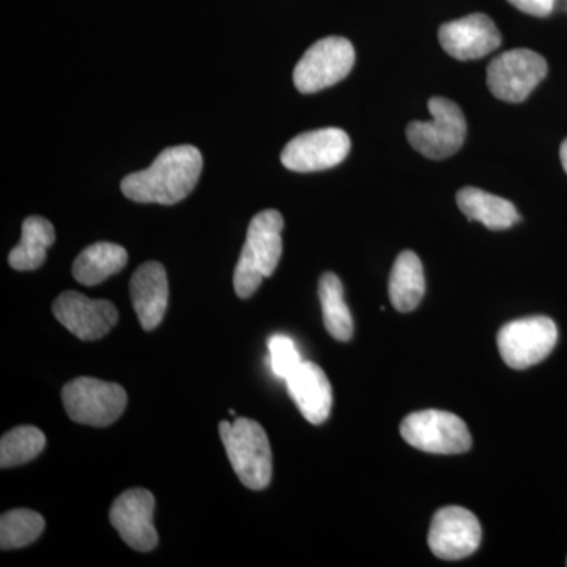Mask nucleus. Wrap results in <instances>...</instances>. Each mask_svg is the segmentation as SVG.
<instances>
[{
	"instance_id": "nucleus-1",
	"label": "nucleus",
	"mask_w": 567,
	"mask_h": 567,
	"mask_svg": "<svg viewBox=\"0 0 567 567\" xmlns=\"http://www.w3.org/2000/svg\"><path fill=\"white\" fill-rule=\"evenodd\" d=\"M203 166V155L194 145L169 147L147 169L126 175L122 193L133 203L174 205L196 188Z\"/></svg>"
},
{
	"instance_id": "nucleus-2",
	"label": "nucleus",
	"mask_w": 567,
	"mask_h": 567,
	"mask_svg": "<svg viewBox=\"0 0 567 567\" xmlns=\"http://www.w3.org/2000/svg\"><path fill=\"white\" fill-rule=\"evenodd\" d=\"M284 218L278 210H264L254 216L240 259L234 274L238 297L251 298L265 278H270L282 256Z\"/></svg>"
},
{
	"instance_id": "nucleus-3",
	"label": "nucleus",
	"mask_w": 567,
	"mask_h": 567,
	"mask_svg": "<svg viewBox=\"0 0 567 567\" xmlns=\"http://www.w3.org/2000/svg\"><path fill=\"white\" fill-rule=\"evenodd\" d=\"M219 434L238 480L251 491H262L274 476V453L262 425L248 417L221 421Z\"/></svg>"
},
{
	"instance_id": "nucleus-4",
	"label": "nucleus",
	"mask_w": 567,
	"mask_h": 567,
	"mask_svg": "<svg viewBox=\"0 0 567 567\" xmlns=\"http://www.w3.org/2000/svg\"><path fill=\"white\" fill-rule=\"evenodd\" d=\"M431 122H412L406 126L410 145L429 159H445L461 151L466 136L464 112L443 96L429 100Z\"/></svg>"
},
{
	"instance_id": "nucleus-5",
	"label": "nucleus",
	"mask_w": 567,
	"mask_h": 567,
	"mask_svg": "<svg viewBox=\"0 0 567 567\" xmlns=\"http://www.w3.org/2000/svg\"><path fill=\"white\" fill-rule=\"evenodd\" d=\"M62 401L74 423L106 427L123 415L128 398L117 383L81 377L63 386Z\"/></svg>"
},
{
	"instance_id": "nucleus-6",
	"label": "nucleus",
	"mask_w": 567,
	"mask_h": 567,
	"mask_svg": "<svg viewBox=\"0 0 567 567\" xmlns=\"http://www.w3.org/2000/svg\"><path fill=\"white\" fill-rule=\"evenodd\" d=\"M401 435L409 445L432 454L466 453L473 443L464 421L443 410H421L406 416Z\"/></svg>"
},
{
	"instance_id": "nucleus-7",
	"label": "nucleus",
	"mask_w": 567,
	"mask_h": 567,
	"mask_svg": "<svg viewBox=\"0 0 567 567\" xmlns=\"http://www.w3.org/2000/svg\"><path fill=\"white\" fill-rule=\"evenodd\" d=\"M557 341V324L544 316L525 317L506 323L496 338L503 361L516 371H524L546 360L554 352Z\"/></svg>"
},
{
	"instance_id": "nucleus-8",
	"label": "nucleus",
	"mask_w": 567,
	"mask_h": 567,
	"mask_svg": "<svg viewBox=\"0 0 567 567\" xmlns=\"http://www.w3.org/2000/svg\"><path fill=\"white\" fill-rule=\"evenodd\" d=\"M354 65V48L342 37L316 41L293 70V84L301 93H316L344 80Z\"/></svg>"
},
{
	"instance_id": "nucleus-9",
	"label": "nucleus",
	"mask_w": 567,
	"mask_h": 567,
	"mask_svg": "<svg viewBox=\"0 0 567 567\" xmlns=\"http://www.w3.org/2000/svg\"><path fill=\"white\" fill-rule=\"evenodd\" d=\"M547 71L546 59L535 51H506L488 63L487 85L496 99L517 104L532 95Z\"/></svg>"
},
{
	"instance_id": "nucleus-10",
	"label": "nucleus",
	"mask_w": 567,
	"mask_h": 567,
	"mask_svg": "<svg viewBox=\"0 0 567 567\" xmlns=\"http://www.w3.org/2000/svg\"><path fill=\"white\" fill-rule=\"evenodd\" d=\"M350 147L352 144L344 130H315L293 137L284 147L281 163L293 173H319L344 162Z\"/></svg>"
},
{
	"instance_id": "nucleus-11",
	"label": "nucleus",
	"mask_w": 567,
	"mask_h": 567,
	"mask_svg": "<svg viewBox=\"0 0 567 567\" xmlns=\"http://www.w3.org/2000/svg\"><path fill=\"white\" fill-rule=\"evenodd\" d=\"M483 537L475 514L461 506L436 511L429 529L427 543L435 557L456 561L475 554Z\"/></svg>"
},
{
	"instance_id": "nucleus-12",
	"label": "nucleus",
	"mask_w": 567,
	"mask_h": 567,
	"mask_svg": "<svg viewBox=\"0 0 567 567\" xmlns=\"http://www.w3.org/2000/svg\"><path fill=\"white\" fill-rule=\"evenodd\" d=\"M52 315L71 334L82 341L102 339L118 322L117 308L111 301L91 300L74 290L55 298Z\"/></svg>"
},
{
	"instance_id": "nucleus-13",
	"label": "nucleus",
	"mask_w": 567,
	"mask_h": 567,
	"mask_svg": "<svg viewBox=\"0 0 567 567\" xmlns=\"http://www.w3.org/2000/svg\"><path fill=\"white\" fill-rule=\"evenodd\" d=\"M155 498L145 488L123 492L111 507L112 527L137 551H151L158 546V533L153 525Z\"/></svg>"
},
{
	"instance_id": "nucleus-14",
	"label": "nucleus",
	"mask_w": 567,
	"mask_h": 567,
	"mask_svg": "<svg viewBox=\"0 0 567 567\" xmlns=\"http://www.w3.org/2000/svg\"><path fill=\"white\" fill-rule=\"evenodd\" d=\"M439 40L451 58L457 61H475L498 50L502 33L487 14L473 13L443 24L439 31Z\"/></svg>"
},
{
	"instance_id": "nucleus-15",
	"label": "nucleus",
	"mask_w": 567,
	"mask_h": 567,
	"mask_svg": "<svg viewBox=\"0 0 567 567\" xmlns=\"http://www.w3.org/2000/svg\"><path fill=\"white\" fill-rule=\"evenodd\" d=\"M132 303L145 331L155 330L162 324L169 303V282L166 268L159 262L141 265L134 271L132 282Z\"/></svg>"
},
{
	"instance_id": "nucleus-16",
	"label": "nucleus",
	"mask_w": 567,
	"mask_h": 567,
	"mask_svg": "<svg viewBox=\"0 0 567 567\" xmlns=\"http://www.w3.org/2000/svg\"><path fill=\"white\" fill-rule=\"evenodd\" d=\"M287 391L301 415L311 424H322L333 406V390L323 369L303 361L286 379Z\"/></svg>"
},
{
	"instance_id": "nucleus-17",
	"label": "nucleus",
	"mask_w": 567,
	"mask_h": 567,
	"mask_svg": "<svg viewBox=\"0 0 567 567\" xmlns=\"http://www.w3.org/2000/svg\"><path fill=\"white\" fill-rule=\"evenodd\" d=\"M457 205L470 221L484 224L491 230H506L520 221V215L511 200L473 186L457 193Z\"/></svg>"
},
{
	"instance_id": "nucleus-18",
	"label": "nucleus",
	"mask_w": 567,
	"mask_h": 567,
	"mask_svg": "<svg viewBox=\"0 0 567 567\" xmlns=\"http://www.w3.org/2000/svg\"><path fill=\"white\" fill-rule=\"evenodd\" d=\"M128 262V252L121 245L100 241L87 246L73 264V276L82 286H96L118 274Z\"/></svg>"
},
{
	"instance_id": "nucleus-19",
	"label": "nucleus",
	"mask_w": 567,
	"mask_h": 567,
	"mask_svg": "<svg viewBox=\"0 0 567 567\" xmlns=\"http://www.w3.org/2000/svg\"><path fill=\"white\" fill-rule=\"evenodd\" d=\"M425 279L423 264L413 251L399 254L390 276V300L401 312L415 311L423 300Z\"/></svg>"
},
{
	"instance_id": "nucleus-20",
	"label": "nucleus",
	"mask_w": 567,
	"mask_h": 567,
	"mask_svg": "<svg viewBox=\"0 0 567 567\" xmlns=\"http://www.w3.org/2000/svg\"><path fill=\"white\" fill-rule=\"evenodd\" d=\"M54 241V226L41 216H29L22 223L20 244L10 251V267L18 271L37 270L47 260L48 248Z\"/></svg>"
},
{
	"instance_id": "nucleus-21",
	"label": "nucleus",
	"mask_w": 567,
	"mask_h": 567,
	"mask_svg": "<svg viewBox=\"0 0 567 567\" xmlns=\"http://www.w3.org/2000/svg\"><path fill=\"white\" fill-rule=\"evenodd\" d=\"M324 328L336 341L347 342L353 336V320L344 300V287L334 274H324L319 284Z\"/></svg>"
},
{
	"instance_id": "nucleus-22",
	"label": "nucleus",
	"mask_w": 567,
	"mask_h": 567,
	"mask_svg": "<svg viewBox=\"0 0 567 567\" xmlns=\"http://www.w3.org/2000/svg\"><path fill=\"white\" fill-rule=\"evenodd\" d=\"M47 446V436L33 425H21L7 432L0 440V466L24 465L40 456Z\"/></svg>"
},
{
	"instance_id": "nucleus-23",
	"label": "nucleus",
	"mask_w": 567,
	"mask_h": 567,
	"mask_svg": "<svg viewBox=\"0 0 567 567\" xmlns=\"http://www.w3.org/2000/svg\"><path fill=\"white\" fill-rule=\"evenodd\" d=\"M44 518L31 509H13L0 518V547L13 550L31 546L44 532Z\"/></svg>"
},
{
	"instance_id": "nucleus-24",
	"label": "nucleus",
	"mask_w": 567,
	"mask_h": 567,
	"mask_svg": "<svg viewBox=\"0 0 567 567\" xmlns=\"http://www.w3.org/2000/svg\"><path fill=\"white\" fill-rule=\"evenodd\" d=\"M268 352H270L271 371L279 379L286 380L292 374L303 360L297 346L289 336L275 334L268 339Z\"/></svg>"
},
{
	"instance_id": "nucleus-25",
	"label": "nucleus",
	"mask_w": 567,
	"mask_h": 567,
	"mask_svg": "<svg viewBox=\"0 0 567 567\" xmlns=\"http://www.w3.org/2000/svg\"><path fill=\"white\" fill-rule=\"evenodd\" d=\"M507 2L532 17L546 18L555 10L558 0H507Z\"/></svg>"
},
{
	"instance_id": "nucleus-26",
	"label": "nucleus",
	"mask_w": 567,
	"mask_h": 567,
	"mask_svg": "<svg viewBox=\"0 0 567 567\" xmlns=\"http://www.w3.org/2000/svg\"><path fill=\"white\" fill-rule=\"evenodd\" d=\"M559 158H561L563 167H565L567 174V140L563 142L561 148H559Z\"/></svg>"
},
{
	"instance_id": "nucleus-27",
	"label": "nucleus",
	"mask_w": 567,
	"mask_h": 567,
	"mask_svg": "<svg viewBox=\"0 0 567 567\" xmlns=\"http://www.w3.org/2000/svg\"><path fill=\"white\" fill-rule=\"evenodd\" d=\"M561 9L567 11V0H561Z\"/></svg>"
},
{
	"instance_id": "nucleus-28",
	"label": "nucleus",
	"mask_w": 567,
	"mask_h": 567,
	"mask_svg": "<svg viewBox=\"0 0 567 567\" xmlns=\"http://www.w3.org/2000/svg\"><path fill=\"white\" fill-rule=\"evenodd\" d=\"M566 565H567V561H566Z\"/></svg>"
}]
</instances>
